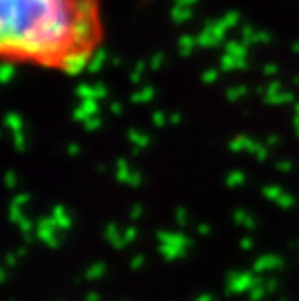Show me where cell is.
Returning a JSON list of instances; mask_svg holds the SVG:
<instances>
[{
    "label": "cell",
    "instance_id": "obj_1",
    "mask_svg": "<svg viewBox=\"0 0 299 301\" xmlns=\"http://www.w3.org/2000/svg\"><path fill=\"white\" fill-rule=\"evenodd\" d=\"M103 39L101 0H0V54L6 63L80 74Z\"/></svg>",
    "mask_w": 299,
    "mask_h": 301
}]
</instances>
